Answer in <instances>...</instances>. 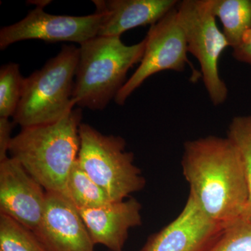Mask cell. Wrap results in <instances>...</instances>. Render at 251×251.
<instances>
[{
	"instance_id": "3",
	"label": "cell",
	"mask_w": 251,
	"mask_h": 251,
	"mask_svg": "<svg viewBox=\"0 0 251 251\" xmlns=\"http://www.w3.org/2000/svg\"><path fill=\"white\" fill-rule=\"evenodd\" d=\"M146 39L126 46L117 36H97L79 48L73 100L75 105L104 110L126 83L130 68L141 62Z\"/></svg>"
},
{
	"instance_id": "17",
	"label": "cell",
	"mask_w": 251,
	"mask_h": 251,
	"mask_svg": "<svg viewBox=\"0 0 251 251\" xmlns=\"http://www.w3.org/2000/svg\"><path fill=\"white\" fill-rule=\"evenodd\" d=\"M25 80L19 64L9 63L0 69V118L14 117L22 98Z\"/></svg>"
},
{
	"instance_id": "7",
	"label": "cell",
	"mask_w": 251,
	"mask_h": 251,
	"mask_svg": "<svg viewBox=\"0 0 251 251\" xmlns=\"http://www.w3.org/2000/svg\"><path fill=\"white\" fill-rule=\"evenodd\" d=\"M145 39L146 47L140 65L114 99L117 105H124L131 94L151 75L164 71L182 72L186 64H191L176 7L152 25Z\"/></svg>"
},
{
	"instance_id": "16",
	"label": "cell",
	"mask_w": 251,
	"mask_h": 251,
	"mask_svg": "<svg viewBox=\"0 0 251 251\" xmlns=\"http://www.w3.org/2000/svg\"><path fill=\"white\" fill-rule=\"evenodd\" d=\"M227 137L240 153L247 179L249 197L241 219L251 223V115L234 117L229 124Z\"/></svg>"
},
{
	"instance_id": "14",
	"label": "cell",
	"mask_w": 251,
	"mask_h": 251,
	"mask_svg": "<svg viewBox=\"0 0 251 251\" xmlns=\"http://www.w3.org/2000/svg\"><path fill=\"white\" fill-rule=\"evenodd\" d=\"M211 6L222 23L229 47L234 49L251 27V0H211Z\"/></svg>"
},
{
	"instance_id": "2",
	"label": "cell",
	"mask_w": 251,
	"mask_h": 251,
	"mask_svg": "<svg viewBox=\"0 0 251 251\" xmlns=\"http://www.w3.org/2000/svg\"><path fill=\"white\" fill-rule=\"evenodd\" d=\"M82 110L73 109L59 121L23 128L9 152L46 191L67 197L68 177L80 150Z\"/></svg>"
},
{
	"instance_id": "12",
	"label": "cell",
	"mask_w": 251,
	"mask_h": 251,
	"mask_svg": "<svg viewBox=\"0 0 251 251\" xmlns=\"http://www.w3.org/2000/svg\"><path fill=\"white\" fill-rule=\"evenodd\" d=\"M141 204L132 198L95 209H78L92 242L122 251L129 229L142 224Z\"/></svg>"
},
{
	"instance_id": "11",
	"label": "cell",
	"mask_w": 251,
	"mask_h": 251,
	"mask_svg": "<svg viewBox=\"0 0 251 251\" xmlns=\"http://www.w3.org/2000/svg\"><path fill=\"white\" fill-rule=\"evenodd\" d=\"M225 227L206 216L188 196L177 218L150 237L140 251H206Z\"/></svg>"
},
{
	"instance_id": "9",
	"label": "cell",
	"mask_w": 251,
	"mask_h": 251,
	"mask_svg": "<svg viewBox=\"0 0 251 251\" xmlns=\"http://www.w3.org/2000/svg\"><path fill=\"white\" fill-rule=\"evenodd\" d=\"M33 232L46 251H95L78 209L62 193L46 191L44 214Z\"/></svg>"
},
{
	"instance_id": "13",
	"label": "cell",
	"mask_w": 251,
	"mask_h": 251,
	"mask_svg": "<svg viewBox=\"0 0 251 251\" xmlns=\"http://www.w3.org/2000/svg\"><path fill=\"white\" fill-rule=\"evenodd\" d=\"M97 12L104 15L98 36L120 37L133 28L152 25L175 9L176 0L93 1Z\"/></svg>"
},
{
	"instance_id": "1",
	"label": "cell",
	"mask_w": 251,
	"mask_h": 251,
	"mask_svg": "<svg viewBox=\"0 0 251 251\" xmlns=\"http://www.w3.org/2000/svg\"><path fill=\"white\" fill-rule=\"evenodd\" d=\"M181 168L190 194L203 212L226 226L242 216L249 197L240 153L227 137L184 143Z\"/></svg>"
},
{
	"instance_id": "15",
	"label": "cell",
	"mask_w": 251,
	"mask_h": 251,
	"mask_svg": "<svg viewBox=\"0 0 251 251\" xmlns=\"http://www.w3.org/2000/svg\"><path fill=\"white\" fill-rule=\"evenodd\" d=\"M67 193L77 209H95L112 202L103 188L84 171L77 159L68 177Z\"/></svg>"
},
{
	"instance_id": "8",
	"label": "cell",
	"mask_w": 251,
	"mask_h": 251,
	"mask_svg": "<svg viewBox=\"0 0 251 251\" xmlns=\"http://www.w3.org/2000/svg\"><path fill=\"white\" fill-rule=\"evenodd\" d=\"M104 15L85 16L48 14L36 6L19 22L0 30V49L4 50L19 41L42 40L49 43L74 42L80 44L98 36Z\"/></svg>"
},
{
	"instance_id": "18",
	"label": "cell",
	"mask_w": 251,
	"mask_h": 251,
	"mask_svg": "<svg viewBox=\"0 0 251 251\" xmlns=\"http://www.w3.org/2000/svg\"><path fill=\"white\" fill-rule=\"evenodd\" d=\"M0 251H46L32 231L0 214Z\"/></svg>"
},
{
	"instance_id": "20",
	"label": "cell",
	"mask_w": 251,
	"mask_h": 251,
	"mask_svg": "<svg viewBox=\"0 0 251 251\" xmlns=\"http://www.w3.org/2000/svg\"><path fill=\"white\" fill-rule=\"evenodd\" d=\"M14 122L9 119L0 118V162L7 158L10 145H11V132L14 128Z\"/></svg>"
},
{
	"instance_id": "6",
	"label": "cell",
	"mask_w": 251,
	"mask_h": 251,
	"mask_svg": "<svg viewBox=\"0 0 251 251\" xmlns=\"http://www.w3.org/2000/svg\"><path fill=\"white\" fill-rule=\"evenodd\" d=\"M176 12L188 52L201 65V76L209 98L214 106L222 105L228 97V89L220 77L219 61L229 46L216 24L211 0H183L178 3Z\"/></svg>"
},
{
	"instance_id": "4",
	"label": "cell",
	"mask_w": 251,
	"mask_h": 251,
	"mask_svg": "<svg viewBox=\"0 0 251 251\" xmlns=\"http://www.w3.org/2000/svg\"><path fill=\"white\" fill-rule=\"evenodd\" d=\"M79 48L63 46L56 57L25 80L14 122L23 128L49 125L72 111Z\"/></svg>"
},
{
	"instance_id": "5",
	"label": "cell",
	"mask_w": 251,
	"mask_h": 251,
	"mask_svg": "<svg viewBox=\"0 0 251 251\" xmlns=\"http://www.w3.org/2000/svg\"><path fill=\"white\" fill-rule=\"evenodd\" d=\"M79 135L77 161L112 202L125 201L131 193L143 189L146 181L134 164L133 153L126 150L123 138L102 134L84 123L80 126Z\"/></svg>"
},
{
	"instance_id": "21",
	"label": "cell",
	"mask_w": 251,
	"mask_h": 251,
	"mask_svg": "<svg viewBox=\"0 0 251 251\" xmlns=\"http://www.w3.org/2000/svg\"><path fill=\"white\" fill-rule=\"evenodd\" d=\"M232 56L238 62L251 67V27L246 31L239 45L232 49Z\"/></svg>"
},
{
	"instance_id": "19",
	"label": "cell",
	"mask_w": 251,
	"mask_h": 251,
	"mask_svg": "<svg viewBox=\"0 0 251 251\" xmlns=\"http://www.w3.org/2000/svg\"><path fill=\"white\" fill-rule=\"evenodd\" d=\"M206 251H251V223L241 218L230 223Z\"/></svg>"
},
{
	"instance_id": "10",
	"label": "cell",
	"mask_w": 251,
	"mask_h": 251,
	"mask_svg": "<svg viewBox=\"0 0 251 251\" xmlns=\"http://www.w3.org/2000/svg\"><path fill=\"white\" fill-rule=\"evenodd\" d=\"M46 191L11 157L0 162V214L34 231L46 205Z\"/></svg>"
}]
</instances>
